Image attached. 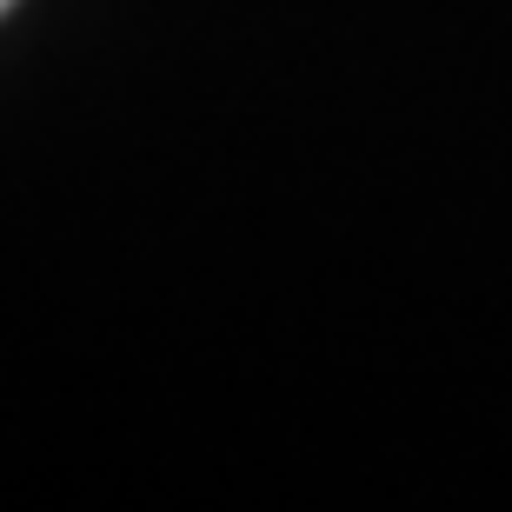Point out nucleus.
I'll return each instance as SVG.
<instances>
[{"label":"nucleus","mask_w":512,"mask_h":512,"mask_svg":"<svg viewBox=\"0 0 512 512\" xmlns=\"http://www.w3.org/2000/svg\"><path fill=\"white\" fill-rule=\"evenodd\" d=\"M0 7H14V0H0Z\"/></svg>","instance_id":"f257e3e1"}]
</instances>
